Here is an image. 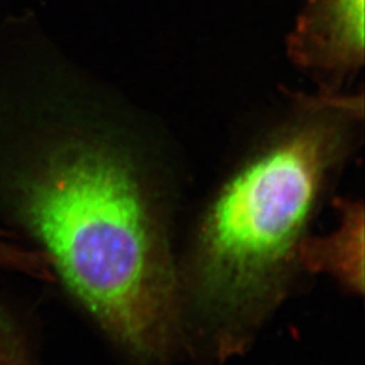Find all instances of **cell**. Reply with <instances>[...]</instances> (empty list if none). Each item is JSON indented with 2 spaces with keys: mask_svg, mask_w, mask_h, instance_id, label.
Masks as SVG:
<instances>
[{
  "mask_svg": "<svg viewBox=\"0 0 365 365\" xmlns=\"http://www.w3.org/2000/svg\"><path fill=\"white\" fill-rule=\"evenodd\" d=\"M27 220L72 295L140 363L168 360L182 330L167 225L130 152L78 141L30 182Z\"/></svg>",
  "mask_w": 365,
  "mask_h": 365,
  "instance_id": "6da1fadb",
  "label": "cell"
},
{
  "mask_svg": "<svg viewBox=\"0 0 365 365\" xmlns=\"http://www.w3.org/2000/svg\"><path fill=\"white\" fill-rule=\"evenodd\" d=\"M363 106L327 96L222 184L197 225L184 276L188 313L218 356L240 351L282 299Z\"/></svg>",
  "mask_w": 365,
  "mask_h": 365,
  "instance_id": "7a4b0ae2",
  "label": "cell"
},
{
  "mask_svg": "<svg viewBox=\"0 0 365 365\" xmlns=\"http://www.w3.org/2000/svg\"><path fill=\"white\" fill-rule=\"evenodd\" d=\"M300 64L356 71L364 60V0H309L291 38Z\"/></svg>",
  "mask_w": 365,
  "mask_h": 365,
  "instance_id": "3957f363",
  "label": "cell"
},
{
  "mask_svg": "<svg viewBox=\"0 0 365 365\" xmlns=\"http://www.w3.org/2000/svg\"><path fill=\"white\" fill-rule=\"evenodd\" d=\"M299 268L333 276L351 292L364 289V211L361 205L342 207L339 225L327 235L306 237L299 250Z\"/></svg>",
  "mask_w": 365,
  "mask_h": 365,
  "instance_id": "277c9868",
  "label": "cell"
},
{
  "mask_svg": "<svg viewBox=\"0 0 365 365\" xmlns=\"http://www.w3.org/2000/svg\"><path fill=\"white\" fill-rule=\"evenodd\" d=\"M0 262L3 264H11L16 267H22L27 269H34L38 267V264L34 261V259L21 249L15 248L7 241L0 238Z\"/></svg>",
  "mask_w": 365,
  "mask_h": 365,
  "instance_id": "5b68a950",
  "label": "cell"
}]
</instances>
